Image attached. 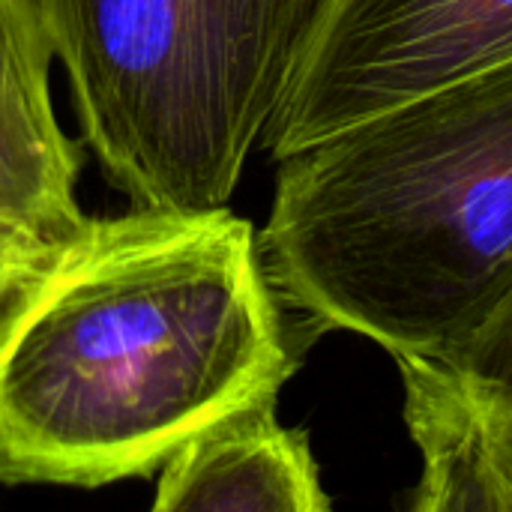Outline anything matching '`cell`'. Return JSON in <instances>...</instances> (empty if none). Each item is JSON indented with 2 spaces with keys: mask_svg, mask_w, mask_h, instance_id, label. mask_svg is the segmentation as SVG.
Wrapping results in <instances>:
<instances>
[{
  "mask_svg": "<svg viewBox=\"0 0 512 512\" xmlns=\"http://www.w3.org/2000/svg\"><path fill=\"white\" fill-rule=\"evenodd\" d=\"M294 369L246 219L84 216L0 309V483L150 477L207 426L279 399Z\"/></svg>",
  "mask_w": 512,
  "mask_h": 512,
  "instance_id": "obj_1",
  "label": "cell"
},
{
  "mask_svg": "<svg viewBox=\"0 0 512 512\" xmlns=\"http://www.w3.org/2000/svg\"><path fill=\"white\" fill-rule=\"evenodd\" d=\"M276 162L258 249L276 294L315 330L447 360L512 297V63Z\"/></svg>",
  "mask_w": 512,
  "mask_h": 512,
  "instance_id": "obj_2",
  "label": "cell"
},
{
  "mask_svg": "<svg viewBox=\"0 0 512 512\" xmlns=\"http://www.w3.org/2000/svg\"><path fill=\"white\" fill-rule=\"evenodd\" d=\"M84 144L135 207H228L324 0H39Z\"/></svg>",
  "mask_w": 512,
  "mask_h": 512,
  "instance_id": "obj_3",
  "label": "cell"
},
{
  "mask_svg": "<svg viewBox=\"0 0 512 512\" xmlns=\"http://www.w3.org/2000/svg\"><path fill=\"white\" fill-rule=\"evenodd\" d=\"M504 63H512V0H324L261 147L282 159Z\"/></svg>",
  "mask_w": 512,
  "mask_h": 512,
  "instance_id": "obj_4",
  "label": "cell"
},
{
  "mask_svg": "<svg viewBox=\"0 0 512 512\" xmlns=\"http://www.w3.org/2000/svg\"><path fill=\"white\" fill-rule=\"evenodd\" d=\"M51 60L39 0H0V231L39 249L84 219L81 153L54 114Z\"/></svg>",
  "mask_w": 512,
  "mask_h": 512,
  "instance_id": "obj_5",
  "label": "cell"
},
{
  "mask_svg": "<svg viewBox=\"0 0 512 512\" xmlns=\"http://www.w3.org/2000/svg\"><path fill=\"white\" fill-rule=\"evenodd\" d=\"M156 512H324L312 447L276 420V399L240 408L186 441L162 468Z\"/></svg>",
  "mask_w": 512,
  "mask_h": 512,
  "instance_id": "obj_6",
  "label": "cell"
},
{
  "mask_svg": "<svg viewBox=\"0 0 512 512\" xmlns=\"http://www.w3.org/2000/svg\"><path fill=\"white\" fill-rule=\"evenodd\" d=\"M438 363L450 372L492 441L507 512H512V297L459 354Z\"/></svg>",
  "mask_w": 512,
  "mask_h": 512,
  "instance_id": "obj_7",
  "label": "cell"
},
{
  "mask_svg": "<svg viewBox=\"0 0 512 512\" xmlns=\"http://www.w3.org/2000/svg\"><path fill=\"white\" fill-rule=\"evenodd\" d=\"M45 255V249L30 246L12 234L0 231V309L12 297V291L21 285V279L36 267V261Z\"/></svg>",
  "mask_w": 512,
  "mask_h": 512,
  "instance_id": "obj_8",
  "label": "cell"
}]
</instances>
